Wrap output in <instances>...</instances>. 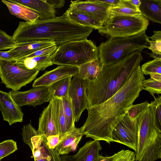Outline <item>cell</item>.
Listing matches in <instances>:
<instances>
[{
	"label": "cell",
	"instance_id": "19",
	"mask_svg": "<svg viewBox=\"0 0 161 161\" xmlns=\"http://www.w3.org/2000/svg\"><path fill=\"white\" fill-rule=\"evenodd\" d=\"M102 149L99 141L90 140L80 148L75 155L70 156L71 161H94Z\"/></svg>",
	"mask_w": 161,
	"mask_h": 161
},
{
	"label": "cell",
	"instance_id": "24",
	"mask_svg": "<svg viewBox=\"0 0 161 161\" xmlns=\"http://www.w3.org/2000/svg\"><path fill=\"white\" fill-rule=\"evenodd\" d=\"M1 2L7 7L11 14L25 21L32 22L39 18V15L37 13L22 4L10 0H2Z\"/></svg>",
	"mask_w": 161,
	"mask_h": 161
},
{
	"label": "cell",
	"instance_id": "3",
	"mask_svg": "<svg viewBox=\"0 0 161 161\" xmlns=\"http://www.w3.org/2000/svg\"><path fill=\"white\" fill-rule=\"evenodd\" d=\"M143 60L141 52L137 51L116 63L102 67L95 79L87 80L86 94L89 108L104 102L116 93Z\"/></svg>",
	"mask_w": 161,
	"mask_h": 161
},
{
	"label": "cell",
	"instance_id": "1",
	"mask_svg": "<svg viewBox=\"0 0 161 161\" xmlns=\"http://www.w3.org/2000/svg\"><path fill=\"white\" fill-rule=\"evenodd\" d=\"M144 79L139 65L116 93L104 102L87 109V118L80 128L84 135L108 144L113 142L111 134L113 129L139 97L142 90V82Z\"/></svg>",
	"mask_w": 161,
	"mask_h": 161
},
{
	"label": "cell",
	"instance_id": "31",
	"mask_svg": "<svg viewBox=\"0 0 161 161\" xmlns=\"http://www.w3.org/2000/svg\"><path fill=\"white\" fill-rule=\"evenodd\" d=\"M141 69L143 75L161 74V59H154L148 61L142 65Z\"/></svg>",
	"mask_w": 161,
	"mask_h": 161
},
{
	"label": "cell",
	"instance_id": "16",
	"mask_svg": "<svg viewBox=\"0 0 161 161\" xmlns=\"http://www.w3.org/2000/svg\"><path fill=\"white\" fill-rule=\"evenodd\" d=\"M54 45H56L55 42L51 41H28L18 43L14 48L8 51L16 60L41 49Z\"/></svg>",
	"mask_w": 161,
	"mask_h": 161
},
{
	"label": "cell",
	"instance_id": "29",
	"mask_svg": "<svg viewBox=\"0 0 161 161\" xmlns=\"http://www.w3.org/2000/svg\"><path fill=\"white\" fill-rule=\"evenodd\" d=\"M150 75V78L142 81V88L149 92L154 97L155 94H159L161 93V74H153Z\"/></svg>",
	"mask_w": 161,
	"mask_h": 161
},
{
	"label": "cell",
	"instance_id": "20",
	"mask_svg": "<svg viewBox=\"0 0 161 161\" xmlns=\"http://www.w3.org/2000/svg\"><path fill=\"white\" fill-rule=\"evenodd\" d=\"M49 102L51 105L53 119L60 140L67 133L62 99L51 96Z\"/></svg>",
	"mask_w": 161,
	"mask_h": 161
},
{
	"label": "cell",
	"instance_id": "47",
	"mask_svg": "<svg viewBox=\"0 0 161 161\" xmlns=\"http://www.w3.org/2000/svg\"><path fill=\"white\" fill-rule=\"evenodd\" d=\"M0 161H1V160H0Z\"/></svg>",
	"mask_w": 161,
	"mask_h": 161
},
{
	"label": "cell",
	"instance_id": "45",
	"mask_svg": "<svg viewBox=\"0 0 161 161\" xmlns=\"http://www.w3.org/2000/svg\"><path fill=\"white\" fill-rule=\"evenodd\" d=\"M149 56L154 58V59H161V54H157L155 53H148Z\"/></svg>",
	"mask_w": 161,
	"mask_h": 161
},
{
	"label": "cell",
	"instance_id": "36",
	"mask_svg": "<svg viewBox=\"0 0 161 161\" xmlns=\"http://www.w3.org/2000/svg\"><path fill=\"white\" fill-rule=\"evenodd\" d=\"M135 157L134 152L123 149L114 155L112 161H135Z\"/></svg>",
	"mask_w": 161,
	"mask_h": 161
},
{
	"label": "cell",
	"instance_id": "46",
	"mask_svg": "<svg viewBox=\"0 0 161 161\" xmlns=\"http://www.w3.org/2000/svg\"><path fill=\"white\" fill-rule=\"evenodd\" d=\"M61 156V161H71L70 156L65 155Z\"/></svg>",
	"mask_w": 161,
	"mask_h": 161
},
{
	"label": "cell",
	"instance_id": "41",
	"mask_svg": "<svg viewBox=\"0 0 161 161\" xmlns=\"http://www.w3.org/2000/svg\"><path fill=\"white\" fill-rule=\"evenodd\" d=\"M0 59L6 61H15V58L8 51H0Z\"/></svg>",
	"mask_w": 161,
	"mask_h": 161
},
{
	"label": "cell",
	"instance_id": "35",
	"mask_svg": "<svg viewBox=\"0 0 161 161\" xmlns=\"http://www.w3.org/2000/svg\"><path fill=\"white\" fill-rule=\"evenodd\" d=\"M154 34L148 37L151 39L149 41L150 46L147 47L152 53L161 54V31H154Z\"/></svg>",
	"mask_w": 161,
	"mask_h": 161
},
{
	"label": "cell",
	"instance_id": "14",
	"mask_svg": "<svg viewBox=\"0 0 161 161\" xmlns=\"http://www.w3.org/2000/svg\"><path fill=\"white\" fill-rule=\"evenodd\" d=\"M78 69L77 67L69 65H59L55 69L44 73L36 79L33 87L48 86L53 83L64 78L77 75Z\"/></svg>",
	"mask_w": 161,
	"mask_h": 161
},
{
	"label": "cell",
	"instance_id": "18",
	"mask_svg": "<svg viewBox=\"0 0 161 161\" xmlns=\"http://www.w3.org/2000/svg\"><path fill=\"white\" fill-rule=\"evenodd\" d=\"M10 0L25 6L37 13L40 16L39 19H47L56 17V10L52 7L45 0Z\"/></svg>",
	"mask_w": 161,
	"mask_h": 161
},
{
	"label": "cell",
	"instance_id": "38",
	"mask_svg": "<svg viewBox=\"0 0 161 161\" xmlns=\"http://www.w3.org/2000/svg\"><path fill=\"white\" fill-rule=\"evenodd\" d=\"M58 47L56 45H51L39 50L23 58L39 56H51L55 52Z\"/></svg>",
	"mask_w": 161,
	"mask_h": 161
},
{
	"label": "cell",
	"instance_id": "33",
	"mask_svg": "<svg viewBox=\"0 0 161 161\" xmlns=\"http://www.w3.org/2000/svg\"><path fill=\"white\" fill-rule=\"evenodd\" d=\"M149 105L147 101L132 105L128 109L127 114L132 120H136L146 109Z\"/></svg>",
	"mask_w": 161,
	"mask_h": 161
},
{
	"label": "cell",
	"instance_id": "44",
	"mask_svg": "<svg viewBox=\"0 0 161 161\" xmlns=\"http://www.w3.org/2000/svg\"><path fill=\"white\" fill-rule=\"evenodd\" d=\"M129 1L132 4L139 9V7L141 4L140 0H129Z\"/></svg>",
	"mask_w": 161,
	"mask_h": 161
},
{
	"label": "cell",
	"instance_id": "2",
	"mask_svg": "<svg viewBox=\"0 0 161 161\" xmlns=\"http://www.w3.org/2000/svg\"><path fill=\"white\" fill-rule=\"evenodd\" d=\"M93 30L71 21L64 13L49 19L20 22L12 37L17 43L51 41L58 47L69 41L87 39Z\"/></svg>",
	"mask_w": 161,
	"mask_h": 161
},
{
	"label": "cell",
	"instance_id": "7",
	"mask_svg": "<svg viewBox=\"0 0 161 161\" xmlns=\"http://www.w3.org/2000/svg\"><path fill=\"white\" fill-rule=\"evenodd\" d=\"M149 20L142 15L117 16L109 14L102 27L98 30L102 36L108 39L126 37L146 31Z\"/></svg>",
	"mask_w": 161,
	"mask_h": 161
},
{
	"label": "cell",
	"instance_id": "32",
	"mask_svg": "<svg viewBox=\"0 0 161 161\" xmlns=\"http://www.w3.org/2000/svg\"><path fill=\"white\" fill-rule=\"evenodd\" d=\"M17 150L16 142L13 140H7L0 143V160Z\"/></svg>",
	"mask_w": 161,
	"mask_h": 161
},
{
	"label": "cell",
	"instance_id": "12",
	"mask_svg": "<svg viewBox=\"0 0 161 161\" xmlns=\"http://www.w3.org/2000/svg\"><path fill=\"white\" fill-rule=\"evenodd\" d=\"M10 95L16 104L19 107L25 105L35 107L46 102H49L51 96L48 87L38 86L33 87L25 91L11 90Z\"/></svg>",
	"mask_w": 161,
	"mask_h": 161
},
{
	"label": "cell",
	"instance_id": "17",
	"mask_svg": "<svg viewBox=\"0 0 161 161\" xmlns=\"http://www.w3.org/2000/svg\"><path fill=\"white\" fill-rule=\"evenodd\" d=\"M84 135L80 128L75 127L60 139L55 148L56 151L59 155H63L75 151Z\"/></svg>",
	"mask_w": 161,
	"mask_h": 161
},
{
	"label": "cell",
	"instance_id": "27",
	"mask_svg": "<svg viewBox=\"0 0 161 161\" xmlns=\"http://www.w3.org/2000/svg\"><path fill=\"white\" fill-rule=\"evenodd\" d=\"M102 67L99 61L86 63L78 67L77 76L79 78L84 80H93L97 76Z\"/></svg>",
	"mask_w": 161,
	"mask_h": 161
},
{
	"label": "cell",
	"instance_id": "8",
	"mask_svg": "<svg viewBox=\"0 0 161 161\" xmlns=\"http://www.w3.org/2000/svg\"><path fill=\"white\" fill-rule=\"evenodd\" d=\"M22 130L23 142L31 149L34 161H61L55 149L48 146L47 137L36 130L31 123L24 125Z\"/></svg>",
	"mask_w": 161,
	"mask_h": 161
},
{
	"label": "cell",
	"instance_id": "10",
	"mask_svg": "<svg viewBox=\"0 0 161 161\" xmlns=\"http://www.w3.org/2000/svg\"><path fill=\"white\" fill-rule=\"evenodd\" d=\"M137 136L136 119L132 120L127 114L115 126L111 134L113 142L124 145L135 153L137 148Z\"/></svg>",
	"mask_w": 161,
	"mask_h": 161
},
{
	"label": "cell",
	"instance_id": "23",
	"mask_svg": "<svg viewBox=\"0 0 161 161\" xmlns=\"http://www.w3.org/2000/svg\"><path fill=\"white\" fill-rule=\"evenodd\" d=\"M142 15L152 22L161 24V0H140Z\"/></svg>",
	"mask_w": 161,
	"mask_h": 161
},
{
	"label": "cell",
	"instance_id": "5",
	"mask_svg": "<svg viewBox=\"0 0 161 161\" xmlns=\"http://www.w3.org/2000/svg\"><path fill=\"white\" fill-rule=\"evenodd\" d=\"M149 40L146 31L128 37L108 39L97 47L99 62L102 67L116 63L134 51L147 48Z\"/></svg>",
	"mask_w": 161,
	"mask_h": 161
},
{
	"label": "cell",
	"instance_id": "25",
	"mask_svg": "<svg viewBox=\"0 0 161 161\" xmlns=\"http://www.w3.org/2000/svg\"><path fill=\"white\" fill-rule=\"evenodd\" d=\"M70 21L81 25L98 30L103 25L88 15L69 8L64 13Z\"/></svg>",
	"mask_w": 161,
	"mask_h": 161
},
{
	"label": "cell",
	"instance_id": "22",
	"mask_svg": "<svg viewBox=\"0 0 161 161\" xmlns=\"http://www.w3.org/2000/svg\"><path fill=\"white\" fill-rule=\"evenodd\" d=\"M37 130L46 137L58 135L53 117L51 105L49 102L40 115Z\"/></svg>",
	"mask_w": 161,
	"mask_h": 161
},
{
	"label": "cell",
	"instance_id": "43",
	"mask_svg": "<svg viewBox=\"0 0 161 161\" xmlns=\"http://www.w3.org/2000/svg\"><path fill=\"white\" fill-rule=\"evenodd\" d=\"M101 2L111 5L112 7H115L119 2V0H99Z\"/></svg>",
	"mask_w": 161,
	"mask_h": 161
},
{
	"label": "cell",
	"instance_id": "9",
	"mask_svg": "<svg viewBox=\"0 0 161 161\" xmlns=\"http://www.w3.org/2000/svg\"><path fill=\"white\" fill-rule=\"evenodd\" d=\"M39 71L28 70L17 65L14 61L0 59V78L1 83L14 91L20 90L34 80Z\"/></svg>",
	"mask_w": 161,
	"mask_h": 161
},
{
	"label": "cell",
	"instance_id": "13",
	"mask_svg": "<svg viewBox=\"0 0 161 161\" xmlns=\"http://www.w3.org/2000/svg\"><path fill=\"white\" fill-rule=\"evenodd\" d=\"M112 6L99 0L71 1L70 9L83 13L103 25L109 15V8Z\"/></svg>",
	"mask_w": 161,
	"mask_h": 161
},
{
	"label": "cell",
	"instance_id": "30",
	"mask_svg": "<svg viewBox=\"0 0 161 161\" xmlns=\"http://www.w3.org/2000/svg\"><path fill=\"white\" fill-rule=\"evenodd\" d=\"M61 99L65 116V127L67 133L75 127V119L71 101L68 94L62 97Z\"/></svg>",
	"mask_w": 161,
	"mask_h": 161
},
{
	"label": "cell",
	"instance_id": "40",
	"mask_svg": "<svg viewBox=\"0 0 161 161\" xmlns=\"http://www.w3.org/2000/svg\"><path fill=\"white\" fill-rule=\"evenodd\" d=\"M45 1L55 9L62 8L65 3L64 0H46Z\"/></svg>",
	"mask_w": 161,
	"mask_h": 161
},
{
	"label": "cell",
	"instance_id": "15",
	"mask_svg": "<svg viewBox=\"0 0 161 161\" xmlns=\"http://www.w3.org/2000/svg\"><path fill=\"white\" fill-rule=\"evenodd\" d=\"M0 110L4 120L8 122L10 125L23 121L24 114L21 108L16 104L9 92L0 90Z\"/></svg>",
	"mask_w": 161,
	"mask_h": 161
},
{
	"label": "cell",
	"instance_id": "28",
	"mask_svg": "<svg viewBox=\"0 0 161 161\" xmlns=\"http://www.w3.org/2000/svg\"><path fill=\"white\" fill-rule=\"evenodd\" d=\"M72 77L69 76L64 78L48 86L51 96L62 98L67 95L69 91Z\"/></svg>",
	"mask_w": 161,
	"mask_h": 161
},
{
	"label": "cell",
	"instance_id": "6",
	"mask_svg": "<svg viewBox=\"0 0 161 161\" xmlns=\"http://www.w3.org/2000/svg\"><path fill=\"white\" fill-rule=\"evenodd\" d=\"M51 59L53 64L78 67L86 63L99 61L97 47L87 39L69 41L58 47Z\"/></svg>",
	"mask_w": 161,
	"mask_h": 161
},
{
	"label": "cell",
	"instance_id": "37",
	"mask_svg": "<svg viewBox=\"0 0 161 161\" xmlns=\"http://www.w3.org/2000/svg\"><path fill=\"white\" fill-rule=\"evenodd\" d=\"M154 97L153 101L155 105L154 117L156 126L161 130V96Z\"/></svg>",
	"mask_w": 161,
	"mask_h": 161
},
{
	"label": "cell",
	"instance_id": "21",
	"mask_svg": "<svg viewBox=\"0 0 161 161\" xmlns=\"http://www.w3.org/2000/svg\"><path fill=\"white\" fill-rule=\"evenodd\" d=\"M51 56H39L22 58L14 61V62L20 67L26 69L43 71L47 67L53 64L51 59Z\"/></svg>",
	"mask_w": 161,
	"mask_h": 161
},
{
	"label": "cell",
	"instance_id": "42",
	"mask_svg": "<svg viewBox=\"0 0 161 161\" xmlns=\"http://www.w3.org/2000/svg\"><path fill=\"white\" fill-rule=\"evenodd\" d=\"M114 155L110 156L104 157L101 156L99 154L95 158L94 161H112Z\"/></svg>",
	"mask_w": 161,
	"mask_h": 161
},
{
	"label": "cell",
	"instance_id": "39",
	"mask_svg": "<svg viewBox=\"0 0 161 161\" xmlns=\"http://www.w3.org/2000/svg\"><path fill=\"white\" fill-rule=\"evenodd\" d=\"M47 142L49 147L51 148L54 149L60 142L58 135H52L47 137Z\"/></svg>",
	"mask_w": 161,
	"mask_h": 161
},
{
	"label": "cell",
	"instance_id": "4",
	"mask_svg": "<svg viewBox=\"0 0 161 161\" xmlns=\"http://www.w3.org/2000/svg\"><path fill=\"white\" fill-rule=\"evenodd\" d=\"M155 105L151 102L136 119L137 144L136 161H156L161 158V130L155 125Z\"/></svg>",
	"mask_w": 161,
	"mask_h": 161
},
{
	"label": "cell",
	"instance_id": "26",
	"mask_svg": "<svg viewBox=\"0 0 161 161\" xmlns=\"http://www.w3.org/2000/svg\"><path fill=\"white\" fill-rule=\"evenodd\" d=\"M109 14L117 16H129L142 15L140 10L129 0H119L117 6L109 8Z\"/></svg>",
	"mask_w": 161,
	"mask_h": 161
},
{
	"label": "cell",
	"instance_id": "34",
	"mask_svg": "<svg viewBox=\"0 0 161 161\" xmlns=\"http://www.w3.org/2000/svg\"><path fill=\"white\" fill-rule=\"evenodd\" d=\"M17 44L12 36L0 30V51L11 49Z\"/></svg>",
	"mask_w": 161,
	"mask_h": 161
},
{
	"label": "cell",
	"instance_id": "11",
	"mask_svg": "<svg viewBox=\"0 0 161 161\" xmlns=\"http://www.w3.org/2000/svg\"><path fill=\"white\" fill-rule=\"evenodd\" d=\"M87 80L79 78L77 75L72 79L68 93L73 109L75 121L78 122L81 114L89 108L86 94Z\"/></svg>",
	"mask_w": 161,
	"mask_h": 161
}]
</instances>
